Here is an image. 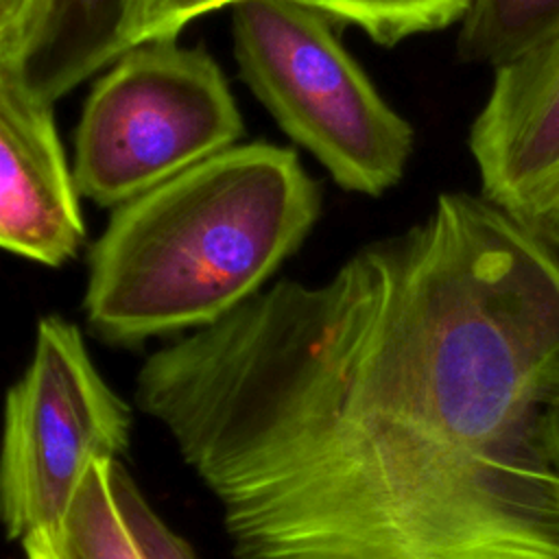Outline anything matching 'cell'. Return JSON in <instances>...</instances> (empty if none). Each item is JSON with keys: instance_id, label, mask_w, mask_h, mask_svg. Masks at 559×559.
<instances>
[{"instance_id": "11", "label": "cell", "mask_w": 559, "mask_h": 559, "mask_svg": "<svg viewBox=\"0 0 559 559\" xmlns=\"http://www.w3.org/2000/svg\"><path fill=\"white\" fill-rule=\"evenodd\" d=\"M365 31L376 44L393 46L413 35L461 22L465 9L454 0H290Z\"/></svg>"}, {"instance_id": "6", "label": "cell", "mask_w": 559, "mask_h": 559, "mask_svg": "<svg viewBox=\"0 0 559 559\" xmlns=\"http://www.w3.org/2000/svg\"><path fill=\"white\" fill-rule=\"evenodd\" d=\"M469 153L480 197L559 249V33L493 70Z\"/></svg>"}, {"instance_id": "4", "label": "cell", "mask_w": 559, "mask_h": 559, "mask_svg": "<svg viewBox=\"0 0 559 559\" xmlns=\"http://www.w3.org/2000/svg\"><path fill=\"white\" fill-rule=\"evenodd\" d=\"M242 118L223 70L177 39L124 50L94 83L74 133L81 197L122 205L229 148Z\"/></svg>"}, {"instance_id": "3", "label": "cell", "mask_w": 559, "mask_h": 559, "mask_svg": "<svg viewBox=\"0 0 559 559\" xmlns=\"http://www.w3.org/2000/svg\"><path fill=\"white\" fill-rule=\"evenodd\" d=\"M234 55L277 124L341 188L380 197L402 179L413 127L345 50L330 17L290 0H245L234 7Z\"/></svg>"}, {"instance_id": "14", "label": "cell", "mask_w": 559, "mask_h": 559, "mask_svg": "<svg viewBox=\"0 0 559 559\" xmlns=\"http://www.w3.org/2000/svg\"><path fill=\"white\" fill-rule=\"evenodd\" d=\"M35 0H0V57H9Z\"/></svg>"}, {"instance_id": "2", "label": "cell", "mask_w": 559, "mask_h": 559, "mask_svg": "<svg viewBox=\"0 0 559 559\" xmlns=\"http://www.w3.org/2000/svg\"><path fill=\"white\" fill-rule=\"evenodd\" d=\"M321 214L297 153L234 144L118 205L92 247L90 330L111 345L205 328L262 290Z\"/></svg>"}, {"instance_id": "9", "label": "cell", "mask_w": 559, "mask_h": 559, "mask_svg": "<svg viewBox=\"0 0 559 559\" xmlns=\"http://www.w3.org/2000/svg\"><path fill=\"white\" fill-rule=\"evenodd\" d=\"M109 465H90L57 528L20 542L26 559H140L111 496Z\"/></svg>"}, {"instance_id": "5", "label": "cell", "mask_w": 559, "mask_h": 559, "mask_svg": "<svg viewBox=\"0 0 559 559\" xmlns=\"http://www.w3.org/2000/svg\"><path fill=\"white\" fill-rule=\"evenodd\" d=\"M129 404L105 382L74 323L44 317L33 356L4 397L0 524L13 542L66 518L92 463L131 443Z\"/></svg>"}, {"instance_id": "8", "label": "cell", "mask_w": 559, "mask_h": 559, "mask_svg": "<svg viewBox=\"0 0 559 559\" xmlns=\"http://www.w3.org/2000/svg\"><path fill=\"white\" fill-rule=\"evenodd\" d=\"M135 0H35L7 57L48 103L133 46Z\"/></svg>"}, {"instance_id": "13", "label": "cell", "mask_w": 559, "mask_h": 559, "mask_svg": "<svg viewBox=\"0 0 559 559\" xmlns=\"http://www.w3.org/2000/svg\"><path fill=\"white\" fill-rule=\"evenodd\" d=\"M245 0H135L133 46L155 39H177L181 28L199 15Z\"/></svg>"}, {"instance_id": "15", "label": "cell", "mask_w": 559, "mask_h": 559, "mask_svg": "<svg viewBox=\"0 0 559 559\" xmlns=\"http://www.w3.org/2000/svg\"><path fill=\"white\" fill-rule=\"evenodd\" d=\"M550 443H552L555 463L559 467V397L550 406Z\"/></svg>"}, {"instance_id": "12", "label": "cell", "mask_w": 559, "mask_h": 559, "mask_svg": "<svg viewBox=\"0 0 559 559\" xmlns=\"http://www.w3.org/2000/svg\"><path fill=\"white\" fill-rule=\"evenodd\" d=\"M109 487L140 559H197L192 546L157 515L120 461L109 465Z\"/></svg>"}, {"instance_id": "7", "label": "cell", "mask_w": 559, "mask_h": 559, "mask_svg": "<svg viewBox=\"0 0 559 559\" xmlns=\"http://www.w3.org/2000/svg\"><path fill=\"white\" fill-rule=\"evenodd\" d=\"M79 197L52 103L0 57V249L46 266L66 264L85 238Z\"/></svg>"}, {"instance_id": "10", "label": "cell", "mask_w": 559, "mask_h": 559, "mask_svg": "<svg viewBox=\"0 0 559 559\" xmlns=\"http://www.w3.org/2000/svg\"><path fill=\"white\" fill-rule=\"evenodd\" d=\"M459 24V59L498 70L559 33V0H469Z\"/></svg>"}, {"instance_id": "1", "label": "cell", "mask_w": 559, "mask_h": 559, "mask_svg": "<svg viewBox=\"0 0 559 559\" xmlns=\"http://www.w3.org/2000/svg\"><path fill=\"white\" fill-rule=\"evenodd\" d=\"M559 255L485 197L153 352L234 559H559Z\"/></svg>"}]
</instances>
